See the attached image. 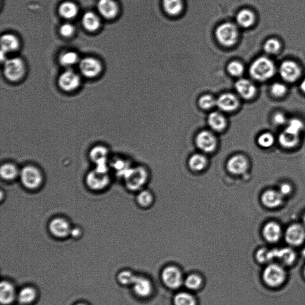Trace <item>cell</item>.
<instances>
[{"label": "cell", "instance_id": "1", "mask_svg": "<svg viewBox=\"0 0 305 305\" xmlns=\"http://www.w3.org/2000/svg\"><path fill=\"white\" fill-rule=\"evenodd\" d=\"M123 178L127 189L137 193L147 188L150 179V170L143 165H135L128 170Z\"/></svg>", "mask_w": 305, "mask_h": 305}, {"label": "cell", "instance_id": "2", "mask_svg": "<svg viewBox=\"0 0 305 305\" xmlns=\"http://www.w3.org/2000/svg\"><path fill=\"white\" fill-rule=\"evenodd\" d=\"M251 166L250 158L242 153H235L229 156L225 165L229 174L235 177H241L248 181L250 180Z\"/></svg>", "mask_w": 305, "mask_h": 305}, {"label": "cell", "instance_id": "3", "mask_svg": "<svg viewBox=\"0 0 305 305\" xmlns=\"http://www.w3.org/2000/svg\"><path fill=\"white\" fill-rule=\"evenodd\" d=\"M195 144L199 152L211 156L219 148V136L209 129H203L196 134Z\"/></svg>", "mask_w": 305, "mask_h": 305}, {"label": "cell", "instance_id": "4", "mask_svg": "<svg viewBox=\"0 0 305 305\" xmlns=\"http://www.w3.org/2000/svg\"><path fill=\"white\" fill-rule=\"evenodd\" d=\"M249 71L254 80L263 82L270 80L274 76L276 68L270 58L260 57L252 62Z\"/></svg>", "mask_w": 305, "mask_h": 305}, {"label": "cell", "instance_id": "5", "mask_svg": "<svg viewBox=\"0 0 305 305\" xmlns=\"http://www.w3.org/2000/svg\"><path fill=\"white\" fill-rule=\"evenodd\" d=\"M214 34L219 44L226 47L235 45L239 36L237 25L230 22L222 23L216 28Z\"/></svg>", "mask_w": 305, "mask_h": 305}, {"label": "cell", "instance_id": "6", "mask_svg": "<svg viewBox=\"0 0 305 305\" xmlns=\"http://www.w3.org/2000/svg\"><path fill=\"white\" fill-rule=\"evenodd\" d=\"M287 274L283 265L270 264L265 268L262 274L265 283L271 287L280 286L286 280Z\"/></svg>", "mask_w": 305, "mask_h": 305}, {"label": "cell", "instance_id": "7", "mask_svg": "<svg viewBox=\"0 0 305 305\" xmlns=\"http://www.w3.org/2000/svg\"><path fill=\"white\" fill-rule=\"evenodd\" d=\"M21 182L26 189L35 190L39 188L43 181L40 170L32 165L26 166L20 172Z\"/></svg>", "mask_w": 305, "mask_h": 305}, {"label": "cell", "instance_id": "8", "mask_svg": "<svg viewBox=\"0 0 305 305\" xmlns=\"http://www.w3.org/2000/svg\"><path fill=\"white\" fill-rule=\"evenodd\" d=\"M25 72V66L22 58L14 57L5 62L4 74L8 80L18 81L24 77Z\"/></svg>", "mask_w": 305, "mask_h": 305}, {"label": "cell", "instance_id": "9", "mask_svg": "<svg viewBox=\"0 0 305 305\" xmlns=\"http://www.w3.org/2000/svg\"><path fill=\"white\" fill-rule=\"evenodd\" d=\"M208 129L218 135L224 133L229 127V120L221 111H212L206 118Z\"/></svg>", "mask_w": 305, "mask_h": 305}, {"label": "cell", "instance_id": "10", "mask_svg": "<svg viewBox=\"0 0 305 305\" xmlns=\"http://www.w3.org/2000/svg\"><path fill=\"white\" fill-rule=\"evenodd\" d=\"M240 105L237 96L232 93H224L216 98V106L222 113H232L238 109Z\"/></svg>", "mask_w": 305, "mask_h": 305}, {"label": "cell", "instance_id": "11", "mask_svg": "<svg viewBox=\"0 0 305 305\" xmlns=\"http://www.w3.org/2000/svg\"><path fill=\"white\" fill-rule=\"evenodd\" d=\"M280 76L287 83H294L300 78L301 70L300 66L293 60L283 62L279 68Z\"/></svg>", "mask_w": 305, "mask_h": 305}, {"label": "cell", "instance_id": "12", "mask_svg": "<svg viewBox=\"0 0 305 305\" xmlns=\"http://www.w3.org/2000/svg\"><path fill=\"white\" fill-rule=\"evenodd\" d=\"M284 237L291 247H299L305 241V227L299 224L291 225L286 229Z\"/></svg>", "mask_w": 305, "mask_h": 305}, {"label": "cell", "instance_id": "13", "mask_svg": "<svg viewBox=\"0 0 305 305\" xmlns=\"http://www.w3.org/2000/svg\"><path fill=\"white\" fill-rule=\"evenodd\" d=\"M79 68L84 77L94 78L100 74L102 65L98 59L91 57H85L79 62Z\"/></svg>", "mask_w": 305, "mask_h": 305}, {"label": "cell", "instance_id": "14", "mask_svg": "<svg viewBox=\"0 0 305 305\" xmlns=\"http://www.w3.org/2000/svg\"><path fill=\"white\" fill-rule=\"evenodd\" d=\"M162 278L164 284L171 289H176L181 287L183 282L181 271L178 268L173 266L164 269Z\"/></svg>", "mask_w": 305, "mask_h": 305}, {"label": "cell", "instance_id": "15", "mask_svg": "<svg viewBox=\"0 0 305 305\" xmlns=\"http://www.w3.org/2000/svg\"><path fill=\"white\" fill-rule=\"evenodd\" d=\"M81 79L76 72L71 70L65 71L58 79V85L62 90L72 91L80 86Z\"/></svg>", "mask_w": 305, "mask_h": 305}, {"label": "cell", "instance_id": "16", "mask_svg": "<svg viewBox=\"0 0 305 305\" xmlns=\"http://www.w3.org/2000/svg\"><path fill=\"white\" fill-rule=\"evenodd\" d=\"M210 157L201 152H196L189 157L188 161L189 168L195 173H202L207 170L209 166Z\"/></svg>", "mask_w": 305, "mask_h": 305}, {"label": "cell", "instance_id": "17", "mask_svg": "<svg viewBox=\"0 0 305 305\" xmlns=\"http://www.w3.org/2000/svg\"><path fill=\"white\" fill-rule=\"evenodd\" d=\"M109 176L107 173L101 172L96 169L88 173L86 178L88 188L93 190H103L109 185Z\"/></svg>", "mask_w": 305, "mask_h": 305}, {"label": "cell", "instance_id": "18", "mask_svg": "<svg viewBox=\"0 0 305 305\" xmlns=\"http://www.w3.org/2000/svg\"><path fill=\"white\" fill-rule=\"evenodd\" d=\"M284 197L278 190H265L261 196L262 205L268 209H277L280 207L284 201Z\"/></svg>", "mask_w": 305, "mask_h": 305}, {"label": "cell", "instance_id": "19", "mask_svg": "<svg viewBox=\"0 0 305 305\" xmlns=\"http://www.w3.org/2000/svg\"><path fill=\"white\" fill-rule=\"evenodd\" d=\"M234 88L238 95L245 100H251L257 94L255 85L247 78L238 79L234 84Z\"/></svg>", "mask_w": 305, "mask_h": 305}, {"label": "cell", "instance_id": "20", "mask_svg": "<svg viewBox=\"0 0 305 305\" xmlns=\"http://www.w3.org/2000/svg\"><path fill=\"white\" fill-rule=\"evenodd\" d=\"M49 230L55 237L65 238L71 234L72 228L67 219L58 217L52 219L49 224Z\"/></svg>", "mask_w": 305, "mask_h": 305}, {"label": "cell", "instance_id": "21", "mask_svg": "<svg viewBox=\"0 0 305 305\" xmlns=\"http://www.w3.org/2000/svg\"><path fill=\"white\" fill-rule=\"evenodd\" d=\"M262 234L265 240L270 243H275L280 240L283 230L278 222L270 221L264 225Z\"/></svg>", "mask_w": 305, "mask_h": 305}, {"label": "cell", "instance_id": "22", "mask_svg": "<svg viewBox=\"0 0 305 305\" xmlns=\"http://www.w3.org/2000/svg\"><path fill=\"white\" fill-rule=\"evenodd\" d=\"M107 150L102 146H97L91 150L90 154V158L96 163V169L98 171L107 173L108 171L106 166Z\"/></svg>", "mask_w": 305, "mask_h": 305}, {"label": "cell", "instance_id": "23", "mask_svg": "<svg viewBox=\"0 0 305 305\" xmlns=\"http://www.w3.org/2000/svg\"><path fill=\"white\" fill-rule=\"evenodd\" d=\"M130 283V285H133L134 291L138 296L146 297L150 296L152 292V283L146 278L134 275Z\"/></svg>", "mask_w": 305, "mask_h": 305}, {"label": "cell", "instance_id": "24", "mask_svg": "<svg viewBox=\"0 0 305 305\" xmlns=\"http://www.w3.org/2000/svg\"><path fill=\"white\" fill-rule=\"evenodd\" d=\"M97 10L103 18L111 19L116 17L119 8L114 0H99L97 3Z\"/></svg>", "mask_w": 305, "mask_h": 305}, {"label": "cell", "instance_id": "25", "mask_svg": "<svg viewBox=\"0 0 305 305\" xmlns=\"http://www.w3.org/2000/svg\"><path fill=\"white\" fill-rule=\"evenodd\" d=\"M275 260L276 259L286 266L292 265L296 260V254L290 248L274 249Z\"/></svg>", "mask_w": 305, "mask_h": 305}, {"label": "cell", "instance_id": "26", "mask_svg": "<svg viewBox=\"0 0 305 305\" xmlns=\"http://www.w3.org/2000/svg\"><path fill=\"white\" fill-rule=\"evenodd\" d=\"M300 142V137L284 130L278 137V143L285 149L291 150L296 148Z\"/></svg>", "mask_w": 305, "mask_h": 305}, {"label": "cell", "instance_id": "27", "mask_svg": "<svg viewBox=\"0 0 305 305\" xmlns=\"http://www.w3.org/2000/svg\"><path fill=\"white\" fill-rule=\"evenodd\" d=\"M136 201L141 208L149 209L155 203V195L150 190L145 188L137 193Z\"/></svg>", "mask_w": 305, "mask_h": 305}, {"label": "cell", "instance_id": "28", "mask_svg": "<svg viewBox=\"0 0 305 305\" xmlns=\"http://www.w3.org/2000/svg\"><path fill=\"white\" fill-rule=\"evenodd\" d=\"M235 21L238 26L242 28L251 27L254 24L255 16L254 13L247 9H242L237 13Z\"/></svg>", "mask_w": 305, "mask_h": 305}, {"label": "cell", "instance_id": "29", "mask_svg": "<svg viewBox=\"0 0 305 305\" xmlns=\"http://www.w3.org/2000/svg\"><path fill=\"white\" fill-rule=\"evenodd\" d=\"M15 290L8 281H2L0 285V301L3 304H9L14 300Z\"/></svg>", "mask_w": 305, "mask_h": 305}, {"label": "cell", "instance_id": "30", "mask_svg": "<svg viewBox=\"0 0 305 305\" xmlns=\"http://www.w3.org/2000/svg\"><path fill=\"white\" fill-rule=\"evenodd\" d=\"M82 24L88 31L94 32L100 28L101 22L98 16L92 12L84 13L82 18Z\"/></svg>", "mask_w": 305, "mask_h": 305}, {"label": "cell", "instance_id": "31", "mask_svg": "<svg viewBox=\"0 0 305 305\" xmlns=\"http://www.w3.org/2000/svg\"><path fill=\"white\" fill-rule=\"evenodd\" d=\"M2 51L8 53L14 52L19 47V41L15 35L11 34L3 35L1 38Z\"/></svg>", "mask_w": 305, "mask_h": 305}, {"label": "cell", "instance_id": "32", "mask_svg": "<svg viewBox=\"0 0 305 305\" xmlns=\"http://www.w3.org/2000/svg\"><path fill=\"white\" fill-rule=\"evenodd\" d=\"M164 11L172 17H176L181 13L183 9L182 0H163Z\"/></svg>", "mask_w": 305, "mask_h": 305}, {"label": "cell", "instance_id": "33", "mask_svg": "<svg viewBox=\"0 0 305 305\" xmlns=\"http://www.w3.org/2000/svg\"><path fill=\"white\" fill-rule=\"evenodd\" d=\"M58 13L62 18L67 19H73L78 15V7L74 3L66 2L62 3L59 6Z\"/></svg>", "mask_w": 305, "mask_h": 305}, {"label": "cell", "instance_id": "34", "mask_svg": "<svg viewBox=\"0 0 305 305\" xmlns=\"http://www.w3.org/2000/svg\"><path fill=\"white\" fill-rule=\"evenodd\" d=\"M80 61L78 54L75 51H66L59 57V63L66 68H70Z\"/></svg>", "mask_w": 305, "mask_h": 305}, {"label": "cell", "instance_id": "35", "mask_svg": "<svg viewBox=\"0 0 305 305\" xmlns=\"http://www.w3.org/2000/svg\"><path fill=\"white\" fill-rule=\"evenodd\" d=\"M197 104L202 111H208L216 106V98L211 94H202L198 98Z\"/></svg>", "mask_w": 305, "mask_h": 305}, {"label": "cell", "instance_id": "36", "mask_svg": "<svg viewBox=\"0 0 305 305\" xmlns=\"http://www.w3.org/2000/svg\"><path fill=\"white\" fill-rule=\"evenodd\" d=\"M0 173L2 178L11 181L17 178L20 174L19 170L15 165L12 163H7L3 165L0 169Z\"/></svg>", "mask_w": 305, "mask_h": 305}, {"label": "cell", "instance_id": "37", "mask_svg": "<svg viewBox=\"0 0 305 305\" xmlns=\"http://www.w3.org/2000/svg\"><path fill=\"white\" fill-rule=\"evenodd\" d=\"M37 296V293L34 288L26 287L20 291L18 299L20 302L24 304H28L34 301Z\"/></svg>", "mask_w": 305, "mask_h": 305}, {"label": "cell", "instance_id": "38", "mask_svg": "<svg viewBox=\"0 0 305 305\" xmlns=\"http://www.w3.org/2000/svg\"><path fill=\"white\" fill-rule=\"evenodd\" d=\"M226 70L230 76L238 78L244 74L245 67L240 62L232 60L227 64Z\"/></svg>", "mask_w": 305, "mask_h": 305}, {"label": "cell", "instance_id": "39", "mask_svg": "<svg viewBox=\"0 0 305 305\" xmlns=\"http://www.w3.org/2000/svg\"><path fill=\"white\" fill-rule=\"evenodd\" d=\"M256 258L261 264L270 263L275 260L274 249H260L256 254Z\"/></svg>", "mask_w": 305, "mask_h": 305}, {"label": "cell", "instance_id": "40", "mask_svg": "<svg viewBox=\"0 0 305 305\" xmlns=\"http://www.w3.org/2000/svg\"><path fill=\"white\" fill-rule=\"evenodd\" d=\"M304 129V124L303 121L297 118H293V119L288 120L285 130L290 133L300 136Z\"/></svg>", "mask_w": 305, "mask_h": 305}, {"label": "cell", "instance_id": "41", "mask_svg": "<svg viewBox=\"0 0 305 305\" xmlns=\"http://www.w3.org/2000/svg\"><path fill=\"white\" fill-rule=\"evenodd\" d=\"M275 137L270 133H262L257 137V143L259 147L263 149H269L275 143Z\"/></svg>", "mask_w": 305, "mask_h": 305}, {"label": "cell", "instance_id": "42", "mask_svg": "<svg viewBox=\"0 0 305 305\" xmlns=\"http://www.w3.org/2000/svg\"><path fill=\"white\" fill-rule=\"evenodd\" d=\"M175 305H196L195 297L188 293L181 292L176 295L173 299Z\"/></svg>", "mask_w": 305, "mask_h": 305}, {"label": "cell", "instance_id": "43", "mask_svg": "<svg viewBox=\"0 0 305 305\" xmlns=\"http://www.w3.org/2000/svg\"><path fill=\"white\" fill-rule=\"evenodd\" d=\"M281 48V42L275 38L268 39L264 45L265 52L269 54H277L280 50Z\"/></svg>", "mask_w": 305, "mask_h": 305}, {"label": "cell", "instance_id": "44", "mask_svg": "<svg viewBox=\"0 0 305 305\" xmlns=\"http://www.w3.org/2000/svg\"><path fill=\"white\" fill-rule=\"evenodd\" d=\"M129 160L124 159H118L114 161L113 166L114 169L116 170L117 175L120 177H124L126 172L132 166Z\"/></svg>", "mask_w": 305, "mask_h": 305}, {"label": "cell", "instance_id": "45", "mask_svg": "<svg viewBox=\"0 0 305 305\" xmlns=\"http://www.w3.org/2000/svg\"><path fill=\"white\" fill-rule=\"evenodd\" d=\"M202 284V278L197 274L189 275L185 280V286L190 290H198L201 287Z\"/></svg>", "mask_w": 305, "mask_h": 305}, {"label": "cell", "instance_id": "46", "mask_svg": "<svg viewBox=\"0 0 305 305\" xmlns=\"http://www.w3.org/2000/svg\"><path fill=\"white\" fill-rule=\"evenodd\" d=\"M271 93L276 98H281L286 94L287 88L283 84L281 83H275L271 85L270 88Z\"/></svg>", "mask_w": 305, "mask_h": 305}, {"label": "cell", "instance_id": "47", "mask_svg": "<svg viewBox=\"0 0 305 305\" xmlns=\"http://www.w3.org/2000/svg\"><path fill=\"white\" fill-rule=\"evenodd\" d=\"M59 32L64 37H70L75 32V27L73 25L66 23L61 25L59 29Z\"/></svg>", "mask_w": 305, "mask_h": 305}, {"label": "cell", "instance_id": "48", "mask_svg": "<svg viewBox=\"0 0 305 305\" xmlns=\"http://www.w3.org/2000/svg\"><path fill=\"white\" fill-rule=\"evenodd\" d=\"M272 121H273L274 126L278 127L287 125L288 122L286 115L282 112L275 113L274 114L273 118H272Z\"/></svg>", "mask_w": 305, "mask_h": 305}, {"label": "cell", "instance_id": "49", "mask_svg": "<svg viewBox=\"0 0 305 305\" xmlns=\"http://www.w3.org/2000/svg\"><path fill=\"white\" fill-rule=\"evenodd\" d=\"M293 187L289 183L283 182L281 184L279 187V189L278 191L280 192V194L286 198V197L289 196L293 193Z\"/></svg>", "mask_w": 305, "mask_h": 305}, {"label": "cell", "instance_id": "50", "mask_svg": "<svg viewBox=\"0 0 305 305\" xmlns=\"http://www.w3.org/2000/svg\"><path fill=\"white\" fill-rule=\"evenodd\" d=\"M71 234L72 235V236H73V237H78V236L80 235L81 232L78 229L74 228L72 229Z\"/></svg>", "mask_w": 305, "mask_h": 305}, {"label": "cell", "instance_id": "51", "mask_svg": "<svg viewBox=\"0 0 305 305\" xmlns=\"http://www.w3.org/2000/svg\"><path fill=\"white\" fill-rule=\"evenodd\" d=\"M300 88L301 91L305 93V78L304 80L301 81V84L300 85Z\"/></svg>", "mask_w": 305, "mask_h": 305}, {"label": "cell", "instance_id": "52", "mask_svg": "<svg viewBox=\"0 0 305 305\" xmlns=\"http://www.w3.org/2000/svg\"><path fill=\"white\" fill-rule=\"evenodd\" d=\"M301 255L303 256V257L305 258V248L301 251Z\"/></svg>", "mask_w": 305, "mask_h": 305}, {"label": "cell", "instance_id": "53", "mask_svg": "<svg viewBox=\"0 0 305 305\" xmlns=\"http://www.w3.org/2000/svg\"><path fill=\"white\" fill-rule=\"evenodd\" d=\"M303 223L304 227H305V214L303 216Z\"/></svg>", "mask_w": 305, "mask_h": 305}, {"label": "cell", "instance_id": "54", "mask_svg": "<svg viewBox=\"0 0 305 305\" xmlns=\"http://www.w3.org/2000/svg\"><path fill=\"white\" fill-rule=\"evenodd\" d=\"M303 274H304V277H305V267H304V268Z\"/></svg>", "mask_w": 305, "mask_h": 305}, {"label": "cell", "instance_id": "55", "mask_svg": "<svg viewBox=\"0 0 305 305\" xmlns=\"http://www.w3.org/2000/svg\"><path fill=\"white\" fill-rule=\"evenodd\" d=\"M77 305H86V304H83V303H80V304H78Z\"/></svg>", "mask_w": 305, "mask_h": 305}]
</instances>
